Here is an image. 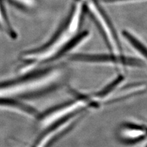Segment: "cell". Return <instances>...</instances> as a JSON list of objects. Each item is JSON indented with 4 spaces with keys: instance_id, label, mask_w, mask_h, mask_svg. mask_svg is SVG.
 Listing matches in <instances>:
<instances>
[{
    "instance_id": "6da1fadb",
    "label": "cell",
    "mask_w": 147,
    "mask_h": 147,
    "mask_svg": "<svg viewBox=\"0 0 147 147\" xmlns=\"http://www.w3.org/2000/svg\"><path fill=\"white\" fill-rule=\"evenodd\" d=\"M85 11L84 1L77 0L67 19L50 42L38 49L23 53L21 60L25 65L21 69L20 73L25 74L33 72L41 64L61 56L88 38L89 32L79 33Z\"/></svg>"
},
{
    "instance_id": "7a4b0ae2",
    "label": "cell",
    "mask_w": 147,
    "mask_h": 147,
    "mask_svg": "<svg viewBox=\"0 0 147 147\" xmlns=\"http://www.w3.org/2000/svg\"><path fill=\"white\" fill-rule=\"evenodd\" d=\"M87 11L100 31L111 53L118 56L124 55L122 47L112 22L104 11L97 0H84Z\"/></svg>"
},
{
    "instance_id": "3957f363",
    "label": "cell",
    "mask_w": 147,
    "mask_h": 147,
    "mask_svg": "<svg viewBox=\"0 0 147 147\" xmlns=\"http://www.w3.org/2000/svg\"><path fill=\"white\" fill-rule=\"evenodd\" d=\"M69 60L72 62L88 64H102L118 67H142L143 62L136 58L124 55L118 56L110 54H86L79 53L71 55Z\"/></svg>"
},
{
    "instance_id": "277c9868",
    "label": "cell",
    "mask_w": 147,
    "mask_h": 147,
    "mask_svg": "<svg viewBox=\"0 0 147 147\" xmlns=\"http://www.w3.org/2000/svg\"><path fill=\"white\" fill-rule=\"evenodd\" d=\"M122 35L131 47L134 48L147 63V44L129 31L123 30Z\"/></svg>"
},
{
    "instance_id": "5b68a950",
    "label": "cell",
    "mask_w": 147,
    "mask_h": 147,
    "mask_svg": "<svg viewBox=\"0 0 147 147\" xmlns=\"http://www.w3.org/2000/svg\"><path fill=\"white\" fill-rule=\"evenodd\" d=\"M147 134V129L140 126L131 125L126 126L123 132V136L127 141L138 140L145 137Z\"/></svg>"
},
{
    "instance_id": "8992f818",
    "label": "cell",
    "mask_w": 147,
    "mask_h": 147,
    "mask_svg": "<svg viewBox=\"0 0 147 147\" xmlns=\"http://www.w3.org/2000/svg\"><path fill=\"white\" fill-rule=\"evenodd\" d=\"M16 6L25 10H30L34 8L38 3V0H9Z\"/></svg>"
},
{
    "instance_id": "52a82bcc",
    "label": "cell",
    "mask_w": 147,
    "mask_h": 147,
    "mask_svg": "<svg viewBox=\"0 0 147 147\" xmlns=\"http://www.w3.org/2000/svg\"><path fill=\"white\" fill-rule=\"evenodd\" d=\"M142 1V0H100L105 3L107 4H115V3H127V2H134V1Z\"/></svg>"
},
{
    "instance_id": "ba28073f",
    "label": "cell",
    "mask_w": 147,
    "mask_h": 147,
    "mask_svg": "<svg viewBox=\"0 0 147 147\" xmlns=\"http://www.w3.org/2000/svg\"><path fill=\"white\" fill-rule=\"evenodd\" d=\"M146 147H147V146H146Z\"/></svg>"
}]
</instances>
